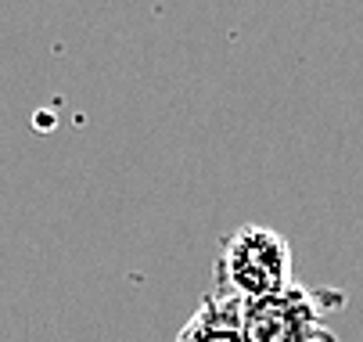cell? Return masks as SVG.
Returning a JSON list of instances; mask_svg holds the SVG:
<instances>
[{
  "label": "cell",
  "mask_w": 363,
  "mask_h": 342,
  "mask_svg": "<svg viewBox=\"0 0 363 342\" xmlns=\"http://www.w3.org/2000/svg\"><path fill=\"white\" fill-rule=\"evenodd\" d=\"M173 342H248L245 338V299L223 288L205 292L198 310L177 331Z\"/></svg>",
  "instance_id": "3"
},
{
  "label": "cell",
  "mask_w": 363,
  "mask_h": 342,
  "mask_svg": "<svg viewBox=\"0 0 363 342\" xmlns=\"http://www.w3.org/2000/svg\"><path fill=\"white\" fill-rule=\"evenodd\" d=\"M291 246L288 238L263 224H241L220 238L216 285L230 296L255 303L274 299L291 288Z\"/></svg>",
  "instance_id": "1"
},
{
  "label": "cell",
  "mask_w": 363,
  "mask_h": 342,
  "mask_svg": "<svg viewBox=\"0 0 363 342\" xmlns=\"http://www.w3.org/2000/svg\"><path fill=\"white\" fill-rule=\"evenodd\" d=\"M342 292H317L291 285L284 296L245 303V338L248 342H338L324 324V310L342 307Z\"/></svg>",
  "instance_id": "2"
}]
</instances>
